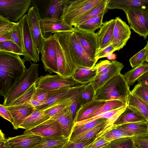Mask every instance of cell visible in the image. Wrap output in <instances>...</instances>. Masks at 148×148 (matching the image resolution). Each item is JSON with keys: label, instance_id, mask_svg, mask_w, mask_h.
I'll use <instances>...</instances> for the list:
<instances>
[{"label": "cell", "instance_id": "cell-1", "mask_svg": "<svg viewBox=\"0 0 148 148\" xmlns=\"http://www.w3.org/2000/svg\"><path fill=\"white\" fill-rule=\"evenodd\" d=\"M25 61L18 54L0 51V94L4 97L25 73Z\"/></svg>", "mask_w": 148, "mask_h": 148}, {"label": "cell", "instance_id": "cell-2", "mask_svg": "<svg viewBox=\"0 0 148 148\" xmlns=\"http://www.w3.org/2000/svg\"><path fill=\"white\" fill-rule=\"evenodd\" d=\"M130 93L124 75L121 73L113 77L95 92L94 100L120 101L127 105Z\"/></svg>", "mask_w": 148, "mask_h": 148}, {"label": "cell", "instance_id": "cell-3", "mask_svg": "<svg viewBox=\"0 0 148 148\" xmlns=\"http://www.w3.org/2000/svg\"><path fill=\"white\" fill-rule=\"evenodd\" d=\"M39 64L31 63L29 67L16 82L4 97L3 105L7 107L10 106L16 99L25 92L37 82Z\"/></svg>", "mask_w": 148, "mask_h": 148}, {"label": "cell", "instance_id": "cell-4", "mask_svg": "<svg viewBox=\"0 0 148 148\" xmlns=\"http://www.w3.org/2000/svg\"><path fill=\"white\" fill-rule=\"evenodd\" d=\"M103 0H66L60 19L73 27L80 17Z\"/></svg>", "mask_w": 148, "mask_h": 148}, {"label": "cell", "instance_id": "cell-5", "mask_svg": "<svg viewBox=\"0 0 148 148\" xmlns=\"http://www.w3.org/2000/svg\"><path fill=\"white\" fill-rule=\"evenodd\" d=\"M31 0H0V15L17 23L28 11Z\"/></svg>", "mask_w": 148, "mask_h": 148}, {"label": "cell", "instance_id": "cell-6", "mask_svg": "<svg viewBox=\"0 0 148 148\" xmlns=\"http://www.w3.org/2000/svg\"><path fill=\"white\" fill-rule=\"evenodd\" d=\"M130 28L146 39L148 36V8L124 9Z\"/></svg>", "mask_w": 148, "mask_h": 148}, {"label": "cell", "instance_id": "cell-7", "mask_svg": "<svg viewBox=\"0 0 148 148\" xmlns=\"http://www.w3.org/2000/svg\"><path fill=\"white\" fill-rule=\"evenodd\" d=\"M55 36L53 34L48 38H43L40 53L41 60L43 68L50 74L58 73L57 57Z\"/></svg>", "mask_w": 148, "mask_h": 148}, {"label": "cell", "instance_id": "cell-8", "mask_svg": "<svg viewBox=\"0 0 148 148\" xmlns=\"http://www.w3.org/2000/svg\"><path fill=\"white\" fill-rule=\"evenodd\" d=\"M22 28L23 41L25 49L24 59L27 62H33L36 63L40 61L38 53L31 31L29 18L25 14L19 21Z\"/></svg>", "mask_w": 148, "mask_h": 148}, {"label": "cell", "instance_id": "cell-9", "mask_svg": "<svg viewBox=\"0 0 148 148\" xmlns=\"http://www.w3.org/2000/svg\"><path fill=\"white\" fill-rule=\"evenodd\" d=\"M68 42L72 56L77 67L92 68L96 62L87 55L73 32H69Z\"/></svg>", "mask_w": 148, "mask_h": 148}, {"label": "cell", "instance_id": "cell-10", "mask_svg": "<svg viewBox=\"0 0 148 148\" xmlns=\"http://www.w3.org/2000/svg\"><path fill=\"white\" fill-rule=\"evenodd\" d=\"M74 28L73 32L85 52L92 60L96 63L95 57L98 47L96 33L83 30L77 27Z\"/></svg>", "mask_w": 148, "mask_h": 148}, {"label": "cell", "instance_id": "cell-11", "mask_svg": "<svg viewBox=\"0 0 148 148\" xmlns=\"http://www.w3.org/2000/svg\"><path fill=\"white\" fill-rule=\"evenodd\" d=\"M79 84L72 77L62 78L57 74H49L40 76L36 83L37 88L47 90H58L63 87L74 86Z\"/></svg>", "mask_w": 148, "mask_h": 148}, {"label": "cell", "instance_id": "cell-12", "mask_svg": "<svg viewBox=\"0 0 148 148\" xmlns=\"http://www.w3.org/2000/svg\"><path fill=\"white\" fill-rule=\"evenodd\" d=\"M41 32L44 38H49L54 34L65 32H73L74 28L60 19L42 18L40 23Z\"/></svg>", "mask_w": 148, "mask_h": 148}, {"label": "cell", "instance_id": "cell-13", "mask_svg": "<svg viewBox=\"0 0 148 148\" xmlns=\"http://www.w3.org/2000/svg\"><path fill=\"white\" fill-rule=\"evenodd\" d=\"M27 14L36 47L39 54L41 52L44 38L41 32L40 26L41 18L38 9L35 4L29 8Z\"/></svg>", "mask_w": 148, "mask_h": 148}, {"label": "cell", "instance_id": "cell-14", "mask_svg": "<svg viewBox=\"0 0 148 148\" xmlns=\"http://www.w3.org/2000/svg\"><path fill=\"white\" fill-rule=\"evenodd\" d=\"M115 19L116 23L111 45L116 51H119L125 45L130 38L131 31L129 26L119 17Z\"/></svg>", "mask_w": 148, "mask_h": 148}, {"label": "cell", "instance_id": "cell-15", "mask_svg": "<svg viewBox=\"0 0 148 148\" xmlns=\"http://www.w3.org/2000/svg\"><path fill=\"white\" fill-rule=\"evenodd\" d=\"M24 134H34L42 137L62 136V130L59 124L51 118L33 128L25 130Z\"/></svg>", "mask_w": 148, "mask_h": 148}, {"label": "cell", "instance_id": "cell-16", "mask_svg": "<svg viewBox=\"0 0 148 148\" xmlns=\"http://www.w3.org/2000/svg\"><path fill=\"white\" fill-rule=\"evenodd\" d=\"M7 139L11 148H32L41 143L44 138L34 134H23Z\"/></svg>", "mask_w": 148, "mask_h": 148}, {"label": "cell", "instance_id": "cell-17", "mask_svg": "<svg viewBox=\"0 0 148 148\" xmlns=\"http://www.w3.org/2000/svg\"><path fill=\"white\" fill-rule=\"evenodd\" d=\"M115 23V19L104 22L96 33L98 47L97 53L111 45Z\"/></svg>", "mask_w": 148, "mask_h": 148}, {"label": "cell", "instance_id": "cell-18", "mask_svg": "<svg viewBox=\"0 0 148 148\" xmlns=\"http://www.w3.org/2000/svg\"><path fill=\"white\" fill-rule=\"evenodd\" d=\"M14 120V129L17 130L23 121L35 110V108L28 103L6 107Z\"/></svg>", "mask_w": 148, "mask_h": 148}, {"label": "cell", "instance_id": "cell-19", "mask_svg": "<svg viewBox=\"0 0 148 148\" xmlns=\"http://www.w3.org/2000/svg\"><path fill=\"white\" fill-rule=\"evenodd\" d=\"M50 118L58 123L61 128L62 136L69 140L75 125L70 106Z\"/></svg>", "mask_w": 148, "mask_h": 148}, {"label": "cell", "instance_id": "cell-20", "mask_svg": "<svg viewBox=\"0 0 148 148\" xmlns=\"http://www.w3.org/2000/svg\"><path fill=\"white\" fill-rule=\"evenodd\" d=\"M111 62V67L108 71L101 75L96 76L95 79L90 82L95 92L113 77L120 73L124 67L122 63L116 60L112 61Z\"/></svg>", "mask_w": 148, "mask_h": 148}, {"label": "cell", "instance_id": "cell-21", "mask_svg": "<svg viewBox=\"0 0 148 148\" xmlns=\"http://www.w3.org/2000/svg\"><path fill=\"white\" fill-rule=\"evenodd\" d=\"M97 71L96 65L92 68L78 66L71 77L79 84H87L95 79Z\"/></svg>", "mask_w": 148, "mask_h": 148}, {"label": "cell", "instance_id": "cell-22", "mask_svg": "<svg viewBox=\"0 0 148 148\" xmlns=\"http://www.w3.org/2000/svg\"><path fill=\"white\" fill-rule=\"evenodd\" d=\"M44 110L35 108L34 111L20 125L19 128L27 130L33 128L50 119Z\"/></svg>", "mask_w": 148, "mask_h": 148}, {"label": "cell", "instance_id": "cell-23", "mask_svg": "<svg viewBox=\"0 0 148 148\" xmlns=\"http://www.w3.org/2000/svg\"><path fill=\"white\" fill-rule=\"evenodd\" d=\"M148 8V0H109L108 9Z\"/></svg>", "mask_w": 148, "mask_h": 148}, {"label": "cell", "instance_id": "cell-24", "mask_svg": "<svg viewBox=\"0 0 148 148\" xmlns=\"http://www.w3.org/2000/svg\"><path fill=\"white\" fill-rule=\"evenodd\" d=\"M106 101L94 100L81 106L76 113L74 119V123L86 119L91 114L102 106Z\"/></svg>", "mask_w": 148, "mask_h": 148}, {"label": "cell", "instance_id": "cell-25", "mask_svg": "<svg viewBox=\"0 0 148 148\" xmlns=\"http://www.w3.org/2000/svg\"><path fill=\"white\" fill-rule=\"evenodd\" d=\"M96 136H102L110 142L120 138L134 136L132 134L115 127L113 124L108 127H104Z\"/></svg>", "mask_w": 148, "mask_h": 148}, {"label": "cell", "instance_id": "cell-26", "mask_svg": "<svg viewBox=\"0 0 148 148\" xmlns=\"http://www.w3.org/2000/svg\"><path fill=\"white\" fill-rule=\"evenodd\" d=\"M113 125L116 127L132 134L134 137L148 133V122L147 121L129 123L118 125Z\"/></svg>", "mask_w": 148, "mask_h": 148}, {"label": "cell", "instance_id": "cell-27", "mask_svg": "<svg viewBox=\"0 0 148 148\" xmlns=\"http://www.w3.org/2000/svg\"><path fill=\"white\" fill-rule=\"evenodd\" d=\"M109 0H103L88 12L79 18L73 23V26L77 27L88 20L95 17L104 12H107Z\"/></svg>", "mask_w": 148, "mask_h": 148}, {"label": "cell", "instance_id": "cell-28", "mask_svg": "<svg viewBox=\"0 0 148 148\" xmlns=\"http://www.w3.org/2000/svg\"><path fill=\"white\" fill-rule=\"evenodd\" d=\"M147 121L145 117L127 107L114 123L115 125L142 121Z\"/></svg>", "mask_w": 148, "mask_h": 148}, {"label": "cell", "instance_id": "cell-29", "mask_svg": "<svg viewBox=\"0 0 148 148\" xmlns=\"http://www.w3.org/2000/svg\"><path fill=\"white\" fill-rule=\"evenodd\" d=\"M66 0H52L50 1L43 18H51L60 19Z\"/></svg>", "mask_w": 148, "mask_h": 148}, {"label": "cell", "instance_id": "cell-30", "mask_svg": "<svg viewBox=\"0 0 148 148\" xmlns=\"http://www.w3.org/2000/svg\"><path fill=\"white\" fill-rule=\"evenodd\" d=\"M127 107L143 116L147 121L148 105L130 92L127 103Z\"/></svg>", "mask_w": 148, "mask_h": 148}, {"label": "cell", "instance_id": "cell-31", "mask_svg": "<svg viewBox=\"0 0 148 148\" xmlns=\"http://www.w3.org/2000/svg\"><path fill=\"white\" fill-rule=\"evenodd\" d=\"M71 87L69 86H66L58 89L57 92L46 102L35 108L45 110L53 106L68 96Z\"/></svg>", "mask_w": 148, "mask_h": 148}, {"label": "cell", "instance_id": "cell-32", "mask_svg": "<svg viewBox=\"0 0 148 148\" xmlns=\"http://www.w3.org/2000/svg\"><path fill=\"white\" fill-rule=\"evenodd\" d=\"M114 118L108 119L105 122L101 123L93 128L83 132L69 140L72 142L78 143L84 141L96 136V135L109 122L113 121Z\"/></svg>", "mask_w": 148, "mask_h": 148}, {"label": "cell", "instance_id": "cell-33", "mask_svg": "<svg viewBox=\"0 0 148 148\" xmlns=\"http://www.w3.org/2000/svg\"><path fill=\"white\" fill-rule=\"evenodd\" d=\"M148 72V63L142 64L125 73V79L129 86H132L136 81Z\"/></svg>", "mask_w": 148, "mask_h": 148}, {"label": "cell", "instance_id": "cell-34", "mask_svg": "<svg viewBox=\"0 0 148 148\" xmlns=\"http://www.w3.org/2000/svg\"><path fill=\"white\" fill-rule=\"evenodd\" d=\"M43 137L41 143L32 148H61L69 140L62 136Z\"/></svg>", "mask_w": 148, "mask_h": 148}, {"label": "cell", "instance_id": "cell-35", "mask_svg": "<svg viewBox=\"0 0 148 148\" xmlns=\"http://www.w3.org/2000/svg\"><path fill=\"white\" fill-rule=\"evenodd\" d=\"M86 85L79 84L71 87L68 96L72 101L70 108L74 119L76 112L81 107L79 103V96Z\"/></svg>", "mask_w": 148, "mask_h": 148}, {"label": "cell", "instance_id": "cell-36", "mask_svg": "<svg viewBox=\"0 0 148 148\" xmlns=\"http://www.w3.org/2000/svg\"><path fill=\"white\" fill-rule=\"evenodd\" d=\"M127 107V105H126L113 110L103 113L93 117L76 122L75 123L74 127L79 126L95 120L101 118H105L108 119H110L114 117H118L125 110Z\"/></svg>", "mask_w": 148, "mask_h": 148}, {"label": "cell", "instance_id": "cell-37", "mask_svg": "<svg viewBox=\"0 0 148 148\" xmlns=\"http://www.w3.org/2000/svg\"><path fill=\"white\" fill-rule=\"evenodd\" d=\"M106 12H102L97 16L75 27L86 31L94 32L96 29L100 28L102 25L103 17Z\"/></svg>", "mask_w": 148, "mask_h": 148}, {"label": "cell", "instance_id": "cell-38", "mask_svg": "<svg viewBox=\"0 0 148 148\" xmlns=\"http://www.w3.org/2000/svg\"><path fill=\"white\" fill-rule=\"evenodd\" d=\"M126 105H127L124 103L122 101L118 100L106 101L102 106L91 114L86 119L93 117L103 113L113 110Z\"/></svg>", "mask_w": 148, "mask_h": 148}, {"label": "cell", "instance_id": "cell-39", "mask_svg": "<svg viewBox=\"0 0 148 148\" xmlns=\"http://www.w3.org/2000/svg\"><path fill=\"white\" fill-rule=\"evenodd\" d=\"M72 104V101L68 96L67 97L44 110L51 118L66 108L71 106Z\"/></svg>", "mask_w": 148, "mask_h": 148}, {"label": "cell", "instance_id": "cell-40", "mask_svg": "<svg viewBox=\"0 0 148 148\" xmlns=\"http://www.w3.org/2000/svg\"><path fill=\"white\" fill-rule=\"evenodd\" d=\"M95 91L91 83L86 84L81 93L79 99V103L81 107L84 104L94 100Z\"/></svg>", "mask_w": 148, "mask_h": 148}, {"label": "cell", "instance_id": "cell-41", "mask_svg": "<svg viewBox=\"0 0 148 148\" xmlns=\"http://www.w3.org/2000/svg\"><path fill=\"white\" fill-rule=\"evenodd\" d=\"M17 23L9 34L12 40L16 44L25 54L22 27L19 21Z\"/></svg>", "mask_w": 148, "mask_h": 148}, {"label": "cell", "instance_id": "cell-42", "mask_svg": "<svg viewBox=\"0 0 148 148\" xmlns=\"http://www.w3.org/2000/svg\"><path fill=\"white\" fill-rule=\"evenodd\" d=\"M108 120V119L106 118H101L79 126L75 127L72 132L70 138L91 129L99 124L105 122Z\"/></svg>", "mask_w": 148, "mask_h": 148}, {"label": "cell", "instance_id": "cell-43", "mask_svg": "<svg viewBox=\"0 0 148 148\" xmlns=\"http://www.w3.org/2000/svg\"><path fill=\"white\" fill-rule=\"evenodd\" d=\"M36 83L30 87L25 92L15 100L10 106L18 105L28 103L32 99L36 92Z\"/></svg>", "mask_w": 148, "mask_h": 148}, {"label": "cell", "instance_id": "cell-44", "mask_svg": "<svg viewBox=\"0 0 148 148\" xmlns=\"http://www.w3.org/2000/svg\"><path fill=\"white\" fill-rule=\"evenodd\" d=\"M130 92L148 105V85L147 83H138Z\"/></svg>", "mask_w": 148, "mask_h": 148}, {"label": "cell", "instance_id": "cell-45", "mask_svg": "<svg viewBox=\"0 0 148 148\" xmlns=\"http://www.w3.org/2000/svg\"><path fill=\"white\" fill-rule=\"evenodd\" d=\"M133 137H126L112 141L110 148H136Z\"/></svg>", "mask_w": 148, "mask_h": 148}, {"label": "cell", "instance_id": "cell-46", "mask_svg": "<svg viewBox=\"0 0 148 148\" xmlns=\"http://www.w3.org/2000/svg\"><path fill=\"white\" fill-rule=\"evenodd\" d=\"M0 51L11 52L23 56L25 55L21 49L12 40L0 42Z\"/></svg>", "mask_w": 148, "mask_h": 148}, {"label": "cell", "instance_id": "cell-47", "mask_svg": "<svg viewBox=\"0 0 148 148\" xmlns=\"http://www.w3.org/2000/svg\"><path fill=\"white\" fill-rule=\"evenodd\" d=\"M58 90H44L36 87V92L33 99L38 101L42 104L54 94Z\"/></svg>", "mask_w": 148, "mask_h": 148}, {"label": "cell", "instance_id": "cell-48", "mask_svg": "<svg viewBox=\"0 0 148 148\" xmlns=\"http://www.w3.org/2000/svg\"><path fill=\"white\" fill-rule=\"evenodd\" d=\"M146 47L132 57L129 60L131 66L134 68L146 60Z\"/></svg>", "mask_w": 148, "mask_h": 148}, {"label": "cell", "instance_id": "cell-49", "mask_svg": "<svg viewBox=\"0 0 148 148\" xmlns=\"http://www.w3.org/2000/svg\"><path fill=\"white\" fill-rule=\"evenodd\" d=\"M17 23L0 15V35L10 32Z\"/></svg>", "mask_w": 148, "mask_h": 148}, {"label": "cell", "instance_id": "cell-50", "mask_svg": "<svg viewBox=\"0 0 148 148\" xmlns=\"http://www.w3.org/2000/svg\"><path fill=\"white\" fill-rule=\"evenodd\" d=\"M111 142L106 140L102 136H97L92 142L84 148H101L110 144Z\"/></svg>", "mask_w": 148, "mask_h": 148}, {"label": "cell", "instance_id": "cell-51", "mask_svg": "<svg viewBox=\"0 0 148 148\" xmlns=\"http://www.w3.org/2000/svg\"><path fill=\"white\" fill-rule=\"evenodd\" d=\"M133 138L136 148H148V133Z\"/></svg>", "mask_w": 148, "mask_h": 148}, {"label": "cell", "instance_id": "cell-52", "mask_svg": "<svg viewBox=\"0 0 148 148\" xmlns=\"http://www.w3.org/2000/svg\"><path fill=\"white\" fill-rule=\"evenodd\" d=\"M96 137L88 140L78 143L73 142L69 140L61 148H84L92 142Z\"/></svg>", "mask_w": 148, "mask_h": 148}, {"label": "cell", "instance_id": "cell-53", "mask_svg": "<svg viewBox=\"0 0 148 148\" xmlns=\"http://www.w3.org/2000/svg\"><path fill=\"white\" fill-rule=\"evenodd\" d=\"M96 65L97 67V76L101 75L108 71L111 67V62L108 60H102L100 61Z\"/></svg>", "mask_w": 148, "mask_h": 148}, {"label": "cell", "instance_id": "cell-54", "mask_svg": "<svg viewBox=\"0 0 148 148\" xmlns=\"http://www.w3.org/2000/svg\"><path fill=\"white\" fill-rule=\"evenodd\" d=\"M116 51L114 47L111 45H110L96 54L95 57L96 61L97 62L100 58L107 57Z\"/></svg>", "mask_w": 148, "mask_h": 148}, {"label": "cell", "instance_id": "cell-55", "mask_svg": "<svg viewBox=\"0 0 148 148\" xmlns=\"http://www.w3.org/2000/svg\"><path fill=\"white\" fill-rule=\"evenodd\" d=\"M0 116L10 122L12 124L14 123L13 117L7 107L3 104L0 105Z\"/></svg>", "mask_w": 148, "mask_h": 148}, {"label": "cell", "instance_id": "cell-56", "mask_svg": "<svg viewBox=\"0 0 148 148\" xmlns=\"http://www.w3.org/2000/svg\"><path fill=\"white\" fill-rule=\"evenodd\" d=\"M7 139L1 130L0 131V148H11L8 144Z\"/></svg>", "mask_w": 148, "mask_h": 148}, {"label": "cell", "instance_id": "cell-57", "mask_svg": "<svg viewBox=\"0 0 148 148\" xmlns=\"http://www.w3.org/2000/svg\"><path fill=\"white\" fill-rule=\"evenodd\" d=\"M137 81L138 83H148V72L139 78Z\"/></svg>", "mask_w": 148, "mask_h": 148}, {"label": "cell", "instance_id": "cell-58", "mask_svg": "<svg viewBox=\"0 0 148 148\" xmlns=\"http://www.w3.org/2000/svg\"><path fill=\"white\" fill-rule=\"evenodd\" d=\"M9 33L0 35V42L12 40Z\"/></svg>", "mask_w": 148, "mask_h": 148}, {"label": "cell", "instance_id": "cell-59", "mask_svg": "<svg viewBox=\"0 0 148 148\" xmlns=\"http://www.w3.org/2000/svg\"><path fill=\"white\" fill-rule=\"evenodd\" d=\"M28 103L34 106L35 108L39 106L42 104L41 103L33 99H31Z\"/></svg>", "mask_w": 148, "mask_h": 148}, {"label": "cell", "instance_id": "cell-60", "mask_svg": "<svg viewBox=\"0 0 148 148\" xmlns=\"http://www.w3.org/2000/svg\"><path fill=\"white\" fill-rule=\"evenodd\" d=\"M146 62H148V40L147 41V44L146 46Z\"/></svg>", "mask_w": 148, "mask_h": 148}, {"label": "cell", "instance_id": "cell-61", "mask_svg": "<svg viewBox=\"0 0 148 148\" xmlns=\"http://www.w3.org/2000/svg\"><path fill=\"white\" fill-rule=\"evenodd\" d=\"M110 143L106 145L101 148H110Z\"/></svg>", "mask_w": 148, "mask_h": 148}, {"label": "cell", "instance_id": "cell-62", "mask_svg": "<svg viewBox=\"0 0 148 148\" xmlns=\"http://www.w3.org/2000/svg\"><path fill=\"white\" fill-rule=\"evenodd\" d=\"M147 122H148V119H147Z\"/></svg>", "mask_w": 148, "mask_h": 148}, {"label": "cell", "instance_id": "cell-63", "mask_svg": "<svg viewBox=\"0 0 148 148\" xmlns=\"http://www.w3.org/2000/svg\"><path fill=\"white\" fill-rule=\"evenodd\" d=\"M147 85H148V83H147Z\"/></svg>", "mask_w": 148, "mask_h": 148}]
</instances>
